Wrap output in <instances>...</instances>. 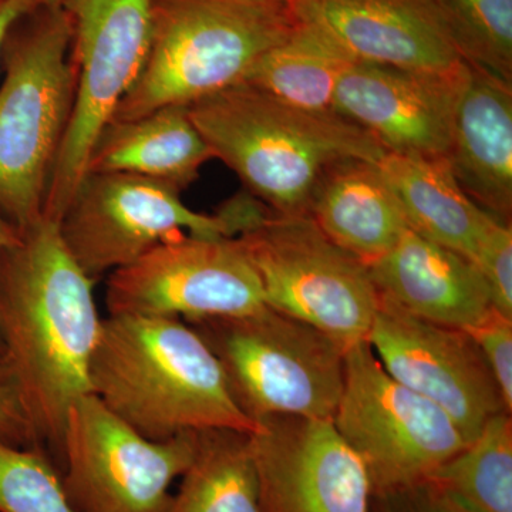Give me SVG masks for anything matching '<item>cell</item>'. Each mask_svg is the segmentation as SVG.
Listing matches in <instances>:
<instances>
[{"instance_id":"6da1fadb","label":"cell","mask_w":512,"mask_h":512,"mask_svg":"<svg viewBox=\"0 0 512 512\" xmlns=\"http://www.w3.org/2000/svg\"><path fill=\"white\" fill-rule=\"evenodd\" d=\"M94 285L45 215L0 249V384L55 467L67 412L90 393L103 322Z\"/></svg>"},{"instance_id":"7a4b0ae2","label":"cell","mask_w":512,"mask_h":512,"mask_svg":"<svg viewBox=\"0 0 512 512\" xmlns=\"http://www.w3.org/2000/svg\"><path fill=\"white\" fill-rule=\"evenodd\" d=\"M90 393L148 440L256 424L232 399L217 357L184 320L109 315L89 367Z\"/></svg>"},{"instance_id":"3957f363","label":"cell","mask_w":512,"mask_h":512,"mask_svg":"<svg viewBox=\"0 0 512 512\" xmlns=\"http://www.w3.org/2000/svg\"><path fill=\"white\" fill-rule=\"evenodd\" d=\"M214 157L252 197L282 215H308L325 171L349 158L377 163L386 150L335 113L299 109L247 83L188 104Z\"/></svg>"},{"instance_id":"277c9868","label":"cell","mask_w":512,"mask_h":512,"mask_svg":"<svg viewBox=\"0 0 512 512\" xmlns=\"http://www.w3.org/2000/svg\"><path fill=\"white\" fill-rule=\"evenodd\" d=\"M298 25L292 0H153L146 63L111 121H128L241 83Z\"/></svg>"},{"instance_id":"5b68a950","label":"cell","mask_w":512,"mask_h":512,"mask_svg":"<svg viewBox=\"0 0 512 512\" xmlns=\"http://www.w3.org/2000/svg\"><path fill=\"white\" fill-rule=\"evenodd\" d=\"M73 29L64 8H37L13 26L0 86V214L22 229L43 217L72 116Z\"/></svg>"},{"instance_id":"8992f818","label":"cell","mask_w":512,"mask_h":512,"mask_svg":"<svg viewBox=\"0 0 512 512\" xmlns=\"http://www.w3.org/2000/svg\"><path fill=\"white\" fill-rule=\"evenodd\" d=\"M217 357L249 419L332 420L345 387L346 349L302 320L269 308L190 322Z\"/></svg>"},{"instance_id":"52a82bcc","label":"cell","mask_w":512,"mask_h":512,"mask_svg":"<svg viewBox=\"0 0 512 512\" xmlns=\"http://www.w3.org/2000/svg\"><path fill=\"white\" fill-rule=\"evenodd\" d=\"M261 205L248 192L218 214L191 210L181 191L126 173H89L57 221L60 237L92 281L133 264L157 245L183 235L237 237L256 220Z\"/></svg>"},{"instance_id":"ba28073f","label":"cell","mask_w":512,"mask_h":512,"mask_svg":"<svg viewBox=\"0 0 512 512\" xmlns=\"http://www.w3.org/2000/svg\"><path fill=\"white\" fill-rule=\"evenodd\" d=\"M237 238L269 308L315 326L346 349L367 340L380 299L369 268L309 215L265 208Z\"/></svg>"},{"instance_id":"9c48e42d","label":"cell","mask_w":512,"mask_h":512,"mask_svg":"<svg viewBox=\"0 0 512 512\" xmlns=\"http://www.w3.org/2000/svg\"><path fill=\"white\" fill-rule=\"evenodd\" d=\"M62 8L72 22L76 86L43 212L55 222L86 177L94 143L143 70L153 25V0H66Z\"/></svg>"},{"instance_id":"30bf717a","label":"cell","mask_w":512,"mask_h":512,"mask_svg":"<svg viewBox=\"0 0 512 512\" xmlns=\"http://www.w3.org/2000/svg\"><path fill=\"white\" fill-rule=\"evenodd\" d=\"M332 421L362 460L372 495L426 481L467 446L437 404L384 370L367 340L346 350L345 387Z\"/></svg>"},{"instance_id":"8fae6325","label":"cell","mask_w":512,"mask_h":512,"mask_svg":"<svg viewBox=\"0 0 512 512\" xmlns=\"http://www.w3.org/2000/svg\"><path fill=\"white\" fill-rule=\"evenodd\" d=\"M197 447L198 433L148 440L87 393L67 412L56 468L73 512H168Z\"/></svg>"},{"instance_id":"7c38bea8","label":"cell","mask_w":512,"mask_h":512,"mask_svg":"<svg viewBox=\"0 0 512 512\" xmlns=\"http://www.w3.org/2000/svg\"><path fill=\"white\" fill-rule=\"evenodd\" d=\"M109 315L185 323L237 316L266 305L261 281L237 237L183 235L107 276Z\"/></svg>"},{"instance_id":"4fadbf2b","label":"cell","mask_w":512,"mask_h":512,"mask_svg":"<svg viewBox=\"0 0 512 512\" xmlns=\"http://www.w3.org/2000/svg\"><path fill=\"white\" fill-rule=\"evenodd\" d=\"M367 343L394 380L453 420L467 444L491 417L508 413L483 353L466 330L416 318L380 296Z\"/></svg>"},{"instance_id":"5bb4252c","label":"cell","mask_w":512,"mask_h":512,"mask_svg":"<svg viewBox=\"0 0 512 512\" xmlns=\"http://www.w3.org/2000/svg\"><path fill=\"white\" fill-rule=\"evenodd\" d=\"M249 433L261 512H370L362 460L328 419L269 416Z\"/></svg>"},{"instance_id":"9a60e30c","label":"cell","mask_w":512,"mask_h":512,"mask_svg":"<svg viewBox=\"0 0 512 512\" xmlns=\"http://www.w3.org/2000/svg\"><path fill=\"white\" fill-rule=\"evenodd\" d=\"M468 63L419 72L356 62L340 77L333 113L379 141L387 153L447 160Z\"/></svg>"},{"instance_id":"2e32d148","label":"cell","mask_w":512,"mask_h":512,"mask_svg":"<svg viewBox=\"0 0 512 512\" xmlns=\"http://www.w3.org/2000/svg\"><path fill=\"white\" fill-rule=\"evenodd\" d=\"M357 62L447 72L464 62L437 0H292Z\"/></svg>"},{"instance_id":"e0dca14e","label":"cell","mask_w":512,"mask_h":512,"mask_svg":"<svg viewBox=\"0 0 512 512\" xmlns=\"http://www.w3.org/2000/svg\"><path fill=\"white\" fill-rule=\"evenodd\" d=\"M367 268L379 295L416 318L468 330L494 312L477 266L413 229Z\"/></svg>"},{"instance_id":"ac0fdd59","label":"cell","mask_w":512,"mask_h":512,"mask_svg":"<svg viewBox=\"0 0 512 512\" xmlns=\"http://www.w3.org/2000/svg\"><path fill=\"white\" fill-rule=\"evenodd\" d=\"M447 163L478 207L511 222L512 83L468 63Z\"/></svg>"},{"instance_id":"d6986e66","label":"cell","mask_w":512,"mask_h":512,"mask_svg":"<svg viewBox=\"0 0 512 512\" xmlns=\"http://www.w3.org/2000/svg\"><path fill=\"white\" fill-rule=\"evenodd\" d=\"M308 215L326 237L367 266L386 255L409 228L379 165L360 158L325 171Z\"/></svg>"},{"instance_id":"ffe728a7","label":"cell","mask_w":512,"mask_h":512,"mask_svg":"<svg viewBox=\"0 0 512 512\" xmlns=\"http://www.w3.org/2000/svg\"><path fill=\"white\" fill-rule=\"evenodd\" d=\"M214 158L187 106H168L138 119L110 121L94 143L86 174L141 175L183 191Z\"/></svg>"},{"instance_id":"44dd1931","label":"cell","mask_w":512,"mask_h":512,"mask_svg":"<svg viewBox=\"0 0 512 512\" xmlns=\"http://www.w3.org/2000/svg\"><path fill=\"white\" fill-rule=\"evenodd\" d=\"M377 165L409 228L473 262L481 239L497 218L468 197L447 160L386 151Z\"/></svg>"},{"instance_id":"7402d4cb","label":"cell","mask_w":512,"mask_h":512,"mask_svg":"<svg viewBox=\"0 0 512 512\" xmlns=\"http://www.w3.org/2000/svg\"><path fill=\"white\" fill-rule=\"evenodd\" d=\"M357 60L312 23L298 25L284 42L259 57L241 83L315 113H333L340 77Z\"/></svg>"},{"instance_id":"603a6c76","label":"cell","mask_w":512,"mask_h":512,"mask_svg":"<svg viewBox=\"0 0 512 512\" xmlns=\"http://www.w3.org/2000/svg\"><path fill=\"white\" fill-rule=\"evenodd\" d=\"M168 512H261L249 433L208 430Z\"/></svg>"},{"instance_id":"cb8c5ba5","label":"cell","mask_w":512,"mask_h":512,"mask_svg":"<svg viewBox=\"0 0 512 512\" xmlns=\"http://www.w3.org/2000/svg\"><path fill=\"white\" fill-rule=\"evenodd\" d=\"M467 512H512V419L498 413L476 439L427 477Z\"/></svg>"},{"instance_id":"d4e9b609","label":"cell","mask_w":512,"mask_h":512,"mask_svg":"<svg viewBox=\"0 0 512 512\" xmlns=\"http://www.w3.org/2000/svg\"><path fill=\"white\" fill-rule=\"evenodd\" d=\"M460 55L512 83V0H437Z\"/></svg>"},{"instance_id":"484cf974","label":"cell","mask_w":512,"mask_h":512,"mask_svg":"<svg viewBox=\"0 0 512 512\" xmlns=\"http://www.w3.org/2000/svg\"><path fill=\"white\" fill-rule=\"evenodd\" d=\"M0 512H73L45 451L0 443Z\"/></svg>"},{"instance_id":"4316f807","label":"cell","mask_w":512,"mask_h":512,"mask_svg":"<svg viewBox=\"0 0 512 512\" xmlns=\"http://www.w3.org/2000/svg\"><path fill=\"white\" fill-rule=\"evenodd\" d=\"M473 264L490 291L494 311L512 319L511 222L494 220L478 245Z\"/></svg>"},{"instance_id":"83f0119b","label":"cell","mask_w":512,"mask_h":512,"mask_svg":"<svg viewBox=\"0 0 512 512\" xmlns=\"http://www.w3.org/2000/svg\"><path fill=\"white\" fill-rule=\"evenodd\" d=\"M483 353L485 363L498 384L504 406L512 412V319L493 312L476 328L468 329Z\"/></svg>"},{"instance_id":"f1b7e54d","label":"cell","mask_w":512,"mask_h":512,"mask_svg":"<svg viewBox=\"0 0 512 512\" xmlns=\"http://www.w3.org/2000/svg\"><path fill=\"white\" fill-rule=\"evenodd\" d=\"M370 512H467L429 481L372 495Z\"/></svg>"},{"instance_id":"f546056e","label":"cell","mask_w":512,"mask_h":512,"mask_svg":"<svg viewBox=\"0 0 512 512\" xmlns=\"http://www.w3.org/2000/svg\"><path fill=\"white\" fill-rule=\"evenodd\" d=\"M0 443L40 450L12 394L0 384ZM42 451V450H40Z\"/></svg>"},{"instance_id":"4dcf8cb0","label":"cell","mask_w":512,"mask_h":512,"mask_svg":"<svg viewBox=\"0 0 512 512\" xmlns=\"http://www.w3.org/2000/svg\"><path fill=\"white\" fill-rule=\"evenodd\" d=\"M39 8L37 0H0V57L10 30L23 16Z\"/></svg>"},{"instance_id":"1f68e13d","label":"cell","mask_w":512,"mask_h":512,"mask_svg":"<svg viewBox=\"0 0 512 512\" xmlns=\"http://www.w3.org/2000/svg\"><path fill=\"white\" fill-rule=\"evenodd\" d=\"M18 237L19 229L0 214V249L12 244ZM0 355H2V348H0Z\"/></svg>"},{"instance_id":"d6a6232c","label":"cell","mask_w":512,"mask_h":512,"mask_svg":"<svg viewBox=\"0 0 512 512\" xmlns=\"http://www.w3.org/2000/svg\"><path fill=\"white\" fill-rule=\"evenodd\" d=\"M66 0H37L39 8H62Z\"/></svg>"}]
</instances>
